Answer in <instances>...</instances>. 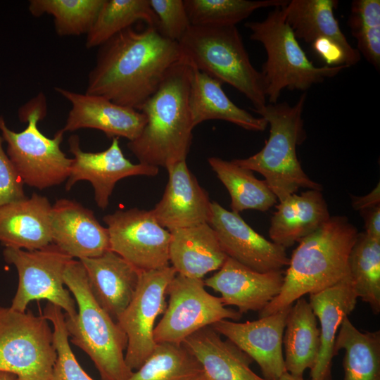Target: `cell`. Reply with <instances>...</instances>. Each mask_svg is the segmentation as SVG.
Here are the masks:
<instances>
[{
    "instance_id": "cell-1",
    "label": "cell",
    "mask_w": 380,
    "mask_h": 380,
    "mask_svg": "<svg viewBox=\"0 0 380 380\" xmlns=\"http://www.w3.org/2000/svg\"><path fill=\"white\" fill-rule=\"evenodd\" d=\"M99 48L85 93L138 110L170 68L185 61L179 43L155 27H127Z\"/></svg>"
},
{
    "instance_id": "cell-2",
    "label": "cell",
    "mask_w": 380,
    "mask_h": 380,
    "mask_svg": "<svg viewBox=\"0 0 380 380\" xmlns=\"http://www.w3.org/2000/svg\"><path fill=\"white\" fill-rule=\"evenodd\" d=\"M357 235L346 217L333 216L299 241L280 293L259 312V317L291 307L305 295L323 291L347 277L348 257Z\"/></svg>"
},
{
    "instance_id": "cell-3",
    "label": "cell",
    "mask_w": 380,
    "mask_h": 380,
    "mask_svg": "<svg viewBox=\"0 0 380 380\" xmlns=\"http://www.w3.org/2000/svg\"><path fill=\"white\" fill-rule=\"evenodd\" d=\"M190 73L186 61L175 65L139 110L147 122L127 147L139 163L166 168L186 160L194 128L189 107Z\"/></svg>"
},
{
    "instance_id": "cell-4",
    "label": "cell",
    "mask_w": 380,
    "mask_h": 380,
    "mask_svg": "<svg viewBox=\"0 0 380 380\" xmlns=\"http://www.w3.org/2000/svg\"><path fill=\"white\" fill-rule=\"evenodd\" d=\"M63 279L77 308L72 317L65 315L71 343L91 358L103 380L127 379L133 371L125 358L127 336L96 300L84 267L79 260L69 261Z\"/></svg>"
},
{
    "instance_id": "cell-5",
    "label": "cell",
    "mask_w": 380,
    "mask_h": 380,
    "mask_svg": "<svg viewBox=\"0 0 380 380\" xmlns=\"http://www.w3.org/2000/svg\"><path fill=\"white\" fill-rule=\"evenodd\" d=\"M306 96L304 92L293 106L287 102L269 103L255 111L270 125L269 137L257 153L232 160L261 174L279 202L301 188L322 189L305 173L297 158L296 147L305 139L302 114Z\"/></svg>"
},
{
    "instance_id": "cell-6",
    "label": "cell",
    "mask_w": 380,
    "mask_h": 380,
    "mask_svg": "<svg viewBox=\"0 0 380 380\" xmlns=\"http://www.w3.org/2000/svg\"><path fill=\"white\" fill-rule=\"evenodd\" d=\"M285 6L274 7L262 21L245 24L251 31L250 38L260 42L267 53L260 73L270 103H277L284 89L306 91L348 68L314 65L286 21Z\"/></svg>"
},
{
    "instance_id": "cell-7",
    "label": "cell",
    "mask_w": 380,
    "mask_h": 380,
    "mask_svg": "<svg viewBox=\"0 0 380 380\" xmlns=\"http://www.w3.org/2000/svg\"><path fill=\"white\" fill-rule=\"evenodd\" d=\"M178 43L191 67L236 89L254 112L266 106L261 73L252 65L236 25H191Z\"/></svg>"
},
{
    "instance_id": "cell-8",
    "label": "cell",
    "mask_w": 380,
    "mask_h": 380,
    "mask_svg": "<svg viewBox=\"0 0 380 380\" xmlns=\"http://www.w3.org/2000/svg\"><path fill=\"white\" fill-rule=\"evenodd\" d=\"M47 113L46 99L38 94L18 110L20 122H26L21 132L11 130L0 115V134L6 143V153L24 184L42 190L68 179L72 163L62 151L64 132L46 137L38 123Z\"/></svg>"
},
{
    "instance_id": "cell-9",
    "label": "cell",
    "mask_w": 380,
    "mask_h": 380,
    "mask_svg": "<svg viewBox=\"0 0 380 380\" xmlns=\"http://www.w3.org/2000/svg\"><path fill=\"white\" fill-rule=\"evenodd\" d=\"M49 322L43 315L0 307V372L50 380L57 354Z\"/></svg>"
},
{
    "instance_id": "cell-10",
    "label": "cell",
    "mask_w": 380,
    "mask_h": 380,
    "mask_svg": "<svg viewBox=\"0 0 380 380\" xmlns=\"http://www.w3.org/2000/svg\"><path fill=\"white\" fill-rule=\"evenodd\" d=\"M5 261L18 272V284L11 308L25 312L33 300H46L72 317L77 313L76 303L65 288L63 275L72 258L53 243L38 250L25 251L5 248Z\"/></svg>"
},
{
    "instance_id": "cell-11",
    "label": "cell",
    "mask_w": 380,
    "mask_h": 380,
    "mask_svg": "<svg viewBox=\"0 0 380 380\" xmlns=\"http://www.w3.org/2000/svg\"><path fill=\"white\" fill-rule=\"evenodd\" d=\"M168 303L155 327L158 343L182 344L191 335L222 319L239 320L242 315L227 308L220 297L209 293L202 279L177 274L167 288Z\"/></svg>"
},
{
    "instance_id": "cell-12",
    "label": "cell",
    "mask_w": 380,
    "mask_h": 380,
    "mask_svg": "<svg viewBox=\"0 0 380 380\" xmlns=\"http://www.w3.org/2000/svg\"><path fill=\"white\" fill-rule=\"evenodd\" d=\"M176 274L170 265L140 271L134 296L116 320L127 338L125 358L132 371L139 368L155 350V323L165 311L167 288Z\"/></svg>"
},
{
    "instance_id": "cell-13",
    "label": "cell",
    "mask_w": 380,
    "mask_h": 380,
    "mask_svg": "<svg viewBox=\"0 0 380 380\" xmlns=\"http://www.w3.org/2000/svg\"><path fill=\"white\" fill-rule=\"evenodd\" d=\"M110 250L139 271L170 265L171 234L155 219L151 210L137 208L117 210L103 217Z\"/></svg>"
},
{
    "instance_id": "cell-14",
    "label": "cell",
    "mask_w": 380,
    "mask_h": 380,
    "mask_svg": "<svg viewBox=\"0 0 380 380\" xmlns=\"http://www.w3.org/2000/svg\"><path fill=\"white\" fill-rule=\"evenodd\" d=\"M68 145L73 158L65 189L70 190L79 181L89 182L94 188L96 203L103 210L108 207L119 180L130 176H156L159 172L157 167L134 164L126 158L118 137L112 139L107 149L96 153L83 151L76 134L69 137Z\"/></svg>"
},
{
    "instance_id": "cell-15",
    "label": "cell",
    "mask_w": 380,
    "mask_h": 380,
    "mask_svg": "<svg viewBox=\"0 0 380 380\" xmlns=\"http://www.w3.org/2000/svg\"><path fill=\"white\" fill-rule=\"evenodd\" d=\"M208 224L226 255L260 272L281 270L288 266L286 248L268 241L251 227L239 213L211 202Z\"/></svg>"
},
{
    "instance_id": "cell-16",
    "label": "cell",
    "mask_w": 380,
    "mask_h": 380,
    "mask_svg": "<svg viewBox=\"0 0 380 380\" xmlns=\"http://www.w3.org/2000/svg\"><path fill=\"white\" fill-rule=\"evenodd\" d=\"M291 307L253 321L222 319L211 327L255 361L264 379L279 380L286 372L282 343Z\"/></svg>"
},
{
    "instance_id": "cell-17",
    "label": "cell",
    "mask_w": 380,
    "mask_h": 380,
    "mask_svg": "<svg viewBox=\"0 0 380 380\" xmlns=\"http://www.w3.org/2000/svg\"><path fill=\"white\" fill-rule=\"evenodd\" d=\"M54 89L72 106L61 129L64 132L96 129L109 138L124 137L131 141L139 137L146 124V117L141 111L116 104L103 96L58 87Z\"/></svg>"
},
{
    "instance_id": "cell-18",
    "label": "cell",
    "mask_w": 380,
    "mask_h": 380,
    "mask_svg": "<svg viewBox=\"0 0 380 380\" xmlns=\"http://www.w3.org/2000/svg\"><path fill=\"white\" fill-rule=\"evenodd\" d=\"M168 181L160 201L151 210L155 219L171 231L208 223L211 201L189 170L186 160L168 165Z\"/></svg>"
},
{
    "instance_id": "cell-19",
    "label": "cell",
    "mask_w": 380,
    "mask_h": 380,
    "mask_svg": "<svg viewBox=\"0 0 380 380\" xmlns=\"http://www.w3.org/2000/svg\"><path fill=\"white\" fill-rule=\"evenodd\" d=\"M282 270L260 272L231 258L211 277L208 286L221 294L223 304L236 306L241 315L262 310L278 294L284 281Z\"/></svg>"
},
{
    "instance_id": "cell-20",
    "label": "cell",
    "mask_w": 380,
    "mask_h": 380,
    "mask_svg": "<svg viewBox=\"0 0 380 380\" xmlns=\"http://www.w3.org/2000/svg\"><path fill=\"white\" fill-rule=\"evenodd\" d=\"M52 243L71 257L95 258L110 250L109 234L92 210L70 199L57 200L51 215Z\"/></svg>"
},
{
    "instance_id": "cell-21",
    "label": "cell",
    "mask_w": 380,
    "mask_h": 380,
    "mask_svg": "<svg viewBox=\"0 0 380 380\" xmlns=\"http://www.w3.org/2000/svg\"><path fill=\"white\" fill-rule=\"evenodd\" d=\"M357 298L349 274L334 286L310 294L309 303L320 323L319 352L310 369V380H331L338 330L343 319L355 309Z\"/></svg>"
},
{
    "instance_id": "cell-22",
    "label": "cell",
    "mask_w": 380,
    "mask_h": 380,
    "mask_svg": "<svg viewBox=\"0 0 380 380\" xmlns=\"http://www.w3.org/2000/svg\"><path fill=\"white\" fill-rule=\"evenodd\" d=\"M49 199L34 193L30 198L0 206V242L5 248L25 251L52 243Z\"/></svg>"
},
{
    "instance_id": "cell-23",
    "label": "cell",
    "mask_w": 380,
    "mask_h": 380,
    "mask_svg": "<svg viewBox=\"0 0 380 380\" xmlns=\"http://www.w3.org/2000/svg\"><path fill=\"white\" fill-rule=\"evenodd\" d=\"M79 260L96 300L116 321L134 296L140 271L111 250Z\"/></svg>"
},
{
    "instance_id": "cell-24",
    "label": "cell",
    "mask_w": 380,
    "mask_h": 380,
    "mask_svg": "<svg viewBox=\"0 0 380 380\" xmlns=\"http://www.w3.org/2000/svg\"><path fill=\"white\" fill-rule=\"evenodd\" d=\"M170 232L169 259L177 274L202 279L219 270L228 258L208 223Z\"/></svg>"
},
{
    "instance_id": "cell-25",
    "label": "cell",
    "mask_w": 380,
    "mask_h": 380,
    "mask_svg": "<svg viewBox=\"0 0 380 380\" xmlns=\"http://www.w3.org/2000/svg\"><path fill=\"white\" fill-rule=\"evenodd\" d=\"M276 209L269 236L272 242L286 249L315 232L331 217L322 193L315 189L293 194L280 201Z\"/></svg>"
},
{
    "instance_id": "cell-26",
    "label": "cell",
    "mask_w": 380,
    "mask_h": 380,
    "mask_svg": "<svg viewBox=\"0 0 380 380\" xmlns=\"http://www.w3.org/2000/svg\"><path fill=\"white\" fill-rule=\"evenodd\" d=\"M211 327L189 336L182 344L198 360L210 380H266L250 367L253 360Z\"/></svg>"
},
{
    "instance_id": "cell-27",
    "label": "cell",
    "mask_w": 380,
    "mask_h": 380,
    "mask_svg": "<svg viewBox=\"0 0 380 380\" xmlns=\"http://www.w3.org/2000/svg\"><path fill=\"white\" fill-rule=\"evenodd\" d=\"M222 85L219 80L191 67L189 107L194 127L206 120H222L247 130H265L267 121L236 106Z\"/></svg>"
},
{
    "instance_id": "cell-28",
    "label": "cell",
    "mask_w": 380,
    "mask_h": 380,
    "mask_svg": "<svg viewBox=\"0 0 380 380\" xmlns=\"http://www.w3.org/2000/svg\"><path fill=\"white\" fill-rule=\"evenodd\" d=\"M336 0H291L284 6L286 19L296 37L312 44L317 39L327 38L343 50L346 65H356L360 53L348 42L334 16Z\"/></svg>"
},
{
    "instance_id": "cell-29",
    "label": "cell",
    "mask_w": 380,
    "mask_h": 380,
    "mask_svg": "<svg viewBox=\"0 0 380 380\" xmlns=\"http://www.w3.org/2000/svg\"><path fill=\"white\" fill-rule=\"evenodd\" d=\"M317 320L309 302L303 297L291 307L283 343L285 369L293 376L303 377L305 371L311 369L316 362L320 346Z\"/></svg>"
},
{
    "instance_id": "cell-30",
    "label": "cell",
    "mask_w": 380,
    "mask_h": 380,
    "mask_svg": "<svg viewBox=\"0 0 380 380\" xmlns=\"http://www.w3.org/2000/svg\"><path fill=\"white\" fill-rule=\"evenodd\" d=\"M345 350L343 380H380V331H361L346 317L336 335L334 355Z\"/></svg>"
},
{
    "instance_id": "cell-31",
    "label": "cell",
    "mask_w": 380,
    "mask_h": 380,
    "mask_svg": "<svg viewBox=\"0 0 380 380\" xmlns=\"http://www.w3.org/2000/svg\"><path fill=\"white\" fill-rule=\"evenodd\" d=\"M208 161L230 195L232 211L265 212L277 203L278 199L266 181L257 179L253 171L217 157Z\"/></svg>"
},
{
    "instance_id": "cell-32",
    "label": "cell",
    "mask_w": 380,
    "mask_h": 380,
    "mask_svg": "<svg viewBox=\"0 0 380 380\" xmlns=\"http://www.w3.org/2000/svg\"><path fill=\"white\" fill-rule=\"evenodd\" d=\"M142 20L157 28L158 19L149 0H105L96 20L87 34L85 46H100L122 30Z\"/></svg>"
},
{
    "instance_id": "cell-33",
    "label": "cell",
    "mask_w": 380,
    "mask_h": 380,
    "mask_svg": "<svg viewBox=\"0 0 380 380\" xmlns=\"http://www.w3.org/2000/svg\"><path fill=\"white\" fill-rule=\"evenodd\" d=\"M348 267L357 298L380 312V240L358 233L350 251Z\"/></svg>"
},
{
    "instance_id": "cell-34",
    "label": "cell",
    "mask_w": 380,
    "mask_h": 380,
    "mask_svg": "<svg viewBox=\"0 0 380 380\" xmlns=\"http://www.w3.org/2000/svg\"><path fill=\"white\" fill-rule=\"evenodd\" d=\"M203 373L183 344L158 343L154 351L126 380H195Z\"/></svg>"
},
{
    "instance_id": "cell-35",
    "label": "cell",
    "mask_w": 380,
    "mask_h": 380,
    "mask_svg": "<svg viewBox=\"0 0 380 380\" xmlns=\"http://www.w3.org/2000/svg\"><path fill=\"white\" fill-rule=\"evenodd\" d=\"M104 1L31 0L28 10L34 17L51 15L58 36H79L89 32Z\"/></svg>"
},
{
    "instance_id": "cell-36",
    "label": "cell",
    "mask_w": 380,
    "mask_h": 380,
    "mask_svg": "<svg viewBox=\"0 0 380 380\" xmlns=\"http://www.w3.org/2000/svg\"><path fill=\"white\" fill-rule=\"evenodd\" d=\"M286 0H184L191 25H236L255 11L285 6Z\"/></svg>"
},
{
    "instance_id": "cell-37",
    "label": "cell",
    "mask_w": 380,
    "mask_h": 380,
    "mask_svg": "<svg viewBox=\"0 0 380 380\" xmlns=\"http://www.w3.org/2000/svg\"><path fill=\"white\" fill-rule=\"evenodd\" d=\"M348 25L357 40V50L379 70L380 1H353Z\"/></svg>"
},
{
    "instance_id": "cell-38",
    "label": "cell",
    "mask_w": 380,
    "mask_h": 380,
    "mask_svg": "<svg viewBox=\"0 0 380 380\" xmlns=\"http://www.w3.org/2000/svg\"><path fill=\"white\" fill-rule=\"evenodd\" d=\"M42 315L53 326V345L57 354L50 380H94L82 369L70 348L62 309L48 303Z\"/></svg>"
},
{
    "instance_id": "cell-39",
    "label": "cell",
    "mask_w": 380,
    "mask_h": 380,
    "mask_svg": "<svg viewBox=\"0 0 380 380\" xmlns=\"http://www.w3.org/2000/svg\"><path fill=\"white\" fill-rule=\"evenodd\" d=\"M149 2L158 19V30L163 37L178 42L191 26L184 0Z\"/></svg>"
},
{
    "instance_id": "cell-40",
    "label": "cell",
    "mask_w": 380,
    "mask_h": 380,
    "mask_svg": "<svg viewBox=\"0 0 380 380\" xmlns=\"http://www.w3.org/2000/svg\"><path fill=\"white\" fill-rule=\"evenodd\" d=\"M3 141L0 134V206L27 198L24 184L4 150Z\"/></svg>"
},
{
    "instance_id": "cell-41",
    "label": "cell",
    "mask_w": 380,
    "mask_h": 380,
    "mask_svg": "<svg viewBox=\"0 0 380 380\" xmlns=\"http://www.w3.org/2000/svg\"><path fill=\"white\" fill-rule=\"evenodd\" d=\"M311 46L315 53L325 62V65H346L345 53L342 48L334 42L321 37L317 39Z\"/></svg>"
},
{
    "instance_id": "cell-42",
    "label": "cell",
    "mask_w": 380,
    "mask_h": 380,
    "mask_svg": "<svg viewBox=\"0 0 380 380\" xmlns=\"http://www.w3.org/2000/svg\"><path fill=\"white\" fill-rule=\"evenodd\" d=\"M365 220V233L380 240V205L360 211Z\"/></svg>"
},
{
    "instance_id": "cell-43",
    "label": "cell",
    "mask_w": 380,
    "mask_h": 380,
    "mask_svg": "<svg viewBox=\"0 0 380 380\" xmlns=\"http://www.w3.org/2000/svg\"><path fill=\"white\" fill-rule=\"evenodd\" d=\"M352 206L358 211L380 205V184H378L369 194L362 196H351Z\"/></svg>"
},
{
    "instance_id": "cell-44",
    "label": "cell",
    "mask_w": 380,
    "mask_h": 380,
    "mask_svg": "<svg viewBox=\"0 0 380 380\" xmlns=\"http://www.w3.org/2000/svg\"><path fill=\"white\" fill-rule=\"evenodd\" d=\"M0 380H18V379L13 374L0 372Z\"/></svg>"
},
{
    "instance_id": "cell-45",
    "label": "cell",
    "mask_w": 380,
    "mask_h": 380,
    "mask_svg": "<svg viewBox=\"0 0 380 380\" xmlns=\"http://www.w3.org/2000/svg\"><path fill=\"white\" fill-rule=\"evenodd\" d=\"M279 380H305V379H303V377L295 376L290 374L287 372H286L285 373L282 374Z\"/></svg>"
},
{
    "instance_id": "cell-46",
    "label": "cell",
    "mask_w": 380,
    "mask_h": 380,
    "mask_svg": "<svg viewBox=\"0 0 380 380\" xmlns=\"http://www.w3.org/2000/svg\"><path fill=\"white\" fill-rule=\"evenodd\" d=\"M195 380H210V379H208V377L204 373H203L201 375H200Z\"/></svg>"
},
{
    "instance_id": "cell-47",
    "label": "cell",
    "mask_w": 380,
    "mask_h": 380,
    "mask_svg": "<svg viewBox=\"0 0 380 380\" xmlns=\"http://www.w3.org/2000/svg\"><path fill=\"white\" fill-rule=\"evenodd\" d=\"M0 86H1V82H0Z\"/></svg>"
}]
</instances>
